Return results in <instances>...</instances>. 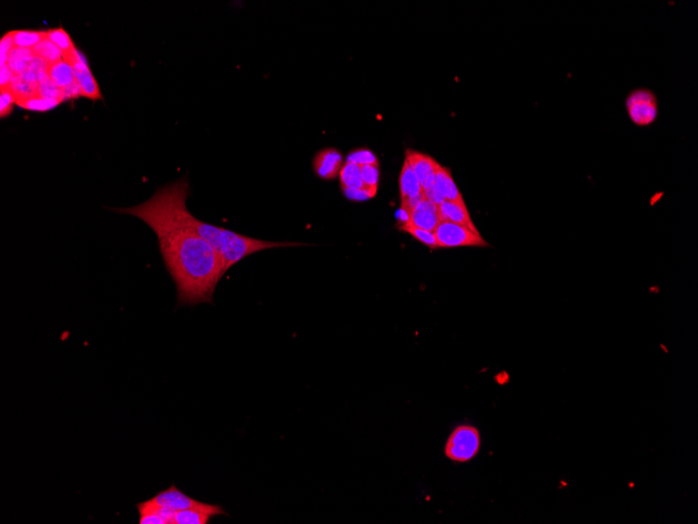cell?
I'll return each instance as SVG.
<instances>
[{
    "label": "cell",
    "instance_id": "cell-1",
    "mask_svg": "<svg viewBox=\"0 0 698 524\" xmlns=\"http://www.w3.org/2000/svg\"><path fill=\"white\" fill-rule=\"evenodd\" d=\"M189 183L181 178L157 190L141 204L111 209L138 218L154 231L163 263L176 285L179 307L213 305L215 288L226 274L219 255L179 215V195Z\"/></svg>",
    "mask_w": 698,
    "mask_h": 524
},
{
    "label": "cell",
    "instance_id": "cell-2",
    "mask_svg": "<svg viewBox=\"0 0 698 524\" xmlns=\"http://www.w3.org/2000/svg\"><path fill=\"white\" fill-rule=\"evenodd\" d=\"M189 192H191V187H189V185H185L184 189L181 191L180 195H179L178 202H177L179 215L185 223L191 226L219 255L222 262H223L225 272H228L235 264L239 263L242 260L249 257L253 253L273 250V248L300 245V244L292 243V242H270L254 239V238L247 237V235L229 231L224 227L215 226V225L206 223L202 220L197 219L187 207V199L189 196Z\"/></svg>",
    "mask_w": 698,
    "mask_h": 524
},
{
    "label": "cell",
    "instance_id": "cell-3",
    "mask_svg": "<svg viewBox=\"0 0 698 524\" xmlns=\"http://www.w3.org/2000/svg\"><path fill=\"white\" fill-rule=\"evenodd\" d=\"M482 440L479 429L475 426H457L449 434L444 445V455L459 464L472 462L481 450Z\"/></svg>",
    "mask_w": 698,
    "mask_h": 524
},
{
    "label": "cell",
    "instance_id": "cell-4",
    "mask_svg": "<svg viewBox=\"0 0 698 524\" xmlns=\"http://www.w3.org/2000/svg\"><path fill=\"white\" fill-rule=\"evenodd\" d=\"M625 107L630 121L636 126H650L658 119V98L650 89L632 91L626 98Z\"/></svg>",
    "mask_w": 698,
    "mask_h": 524
},
{
    "label": "cell",
    "instance_id": "cell-5",
    "mask_svg": "<svg viewBox=\"0 0 698 524\" xmlns=\"http://www.w3.org/2000/svg\"><path fill=\"white\" fill-rule=\"evenodd\" d=\"M438 246L442 248H488L490 244L482 238L480 233H475L461 225L440 222L435 231Z\"/></svg>",
    "mask_w": 698,
    "mask_h": 524
},
{
    "label": "cell",
    "instance_id": "cell-6",
    "mask_svg": "<svg viewBox=\"0 0 698 524\" xmlns=\"http://www.w3.org/2000/svg\"><path fill=\"white\" fill-rule=\"evenodd\" d=\"M64 60H66L75 71L76 82L80 86L82 97L93 100H102L99 84L84 54L76 49L73 54L64 58Z\"/></svg>",
    "mask_w": 698,
    "mask_h": 524
},
{
    "label": "cell",
    "instance_id": "cell-7",
    "mask_svg": "<svg viewBox=\"0 0 698 524\" xmlns=\"http://www.w3.org/2000/svg\"><path fill=\"white\" fill-rule=\"evenodd\" d=\"M406 159L420 180L422 189H429L430 187L434 185L436 172H437L438 165H439V163H436L435 159L432 158L429 155L412 150L406 151Z\"/></svg>",
    "mask_w": 698,
    "mask_h": 524
},
{
    "label": "cell",
    "instance_id": "cell-8",
    "mask_svg": "<svg viewBox=\"0 0 698 524\" xmlns=\"http://www.w3.org/2000/svg\"><path fill=\"white\" fill-rule=\"evenodd\" d=\"M223 515L227 514L222 506L200 501L193 508L177 512L174 515V524H209L213 517L223 516Z\"/></svg>",
    "mask_w": 698,
    "mask_h": 524
},
{
    "label": "cell",
    "instance_id": "cell-9",
    "mask_svg": "<svg viewBox=\"0 0 698 524\" xmlns=\"http://www.w3.org/2000/svg\"><path fill=\"white\" fill-rule=\"evenodd\" d=\"M343 167V156L339 151L327 148L318 152L313 161L314 171L324 180L337 178Z\"/></svg>",
    "mask_w": 698,
    "mask_h": 524
},
{
    "label": "cell",
    "instance_id": "cell-10",
    "mask_svg": "<svg viewBox=\"0 0 698 524\" xmlns=\"http://www.w3.org/2000/svg\"><path fill=\"white\" fill-rule=\"evenodd\" d=\"M440 222L438 205L425 198L414 207L411 211L410 222L406 225H412L418 228L435 233Z\"/></svg>",
    "mask_w": 698,
    "mask_h": 524
},
{
    "label": "cell",
    "instance_id": "cell-11",
    "mask_svg": "<svg viewBox=\"0 0 698 524\" xmlns=\"http://www.w3.org/2000/svg\"><path fill=\"white\" fill-rule=\"evenodd\" d=\"M438 211H439L440 221L461 225L475 233H479L471 218L466 202L444 201L442 204L438 205Z\"/></svg>",
    "mask_w": 698,
    "mask_h": 524
},
{
    "label": "cell",
    "instance_id": "cell-12",
    "mask_svg": "<svg viewBox=\"0 0 698 524\" xmlns=\"http://www.w3.org/2000/svg\"><path fill=\"white\" fill-rule=\"evenodd\" d=\"M152 500L158 506L173 511L174 513L193 508L200 502L184 494L174 484H172L167 490L159 492L156 496L153 497Z\"/></svg>",
    "mask_w": 698,
    "mask_h": 524
},
{
    "label": "cell",
    "instance_id": "cell-13",
    "mask_svg": "<svg viewBox=\"0 0 698 524\" xmlns=\"http://www.w3.org/2000/svg\"><path fill=\"white\" fill-rule=\"evenodd\" d=\"M136 508L139 514V524H174L176 513L158 506L152 499L141 502L137 504Z\"/></svg>",
    "mask_w": 698,
    "mask_h": 524
},
{
    "label": "cell",
    "instance_id": "cell-14",
    "mask_svg": "<svg viewBox=\"0 0 698 524\" xmlns=\"http://www.w3.org/2000/svg\"><path fill=\"white\" fill-rule=\"evenodd\" d=\"M435 187L439 192L444 201H454V202H466L463 196L460 193L459 189L456 185L451 176V171L442 165H438L436 172Z\"/></svg>",
    "mask_w": 698,
    "mask_h": 524
},
{
    "label": "cell",
    "instance_id": "cell-15",
    "mask_svg": "<svg viewBox=\"0 0 698 524\" xmlns=\"http://www.w3.org/2000/svg\"><path fill=\"white\" fill-rule=\"evenodd\" d=\"M399 192L401 201L412 199L424 194V189L407 159H405L399 175Z\"/></svg>",
    "mask_w": 698,
    "mask_h": 524
},
{
    "label": "cell",
    "instance_id": "cell-16",
    "mask_svg": "<svg viewBox=\"0 0 698 524\" xmlns=\"http://www.w3.org/2000/svg\"><path fill=\"white\" fill-rule=\"evenodd\" d=\"M47 76L57 87L63 91L76 83V74L73 66L66 60L58 61L47 67Z\"/></svg>",
    "mask_w": 698,
    "mask_h": 524
},
{
    "label": "cell",
    "instance_id": "cell-17",
    "mask_svg": "<svg viewBox=\"0 0 698 524\" xmlns=\"http://www.w3.org/2000/svg\"><path fill=\"white\" fill-rule=\"evenodd\" d=\"M339 175L342 190H360L365 187L362 179L361 165L345 163Z\"/></svg>",
    "mask_w": 698,
    "mask_h": 524
},
{
    "label": "cell",
    "instance_id": "cell-18",
    "mask_svg": "<svg viewBox=\"0 0 698 524\" xmlns=\"http://www.w3.org/2000/svg\"><path fill=\"white\" fill-rule=\"evenodd\" d=\"M62 103L58 99L52 98H45L42 95H34L32 97L23 98V99L16 100V105L26 110L38 111V112H45L56 108Z\"/></svg>",
    "mask_w": 698,
    "mask_h": 524
},
{
    "label": "cell",
    "instance_id": "cell-19",
    "mask_svg": "<svg viewBox=\"0 0 698 524\" xmlns=\"http://www.w3.org/2000/svg\"><path fill=\"white\" fill-rule=\"evenodd\" d=\"M12 34L15 47L19 49L32 50L47 38V30H12Z\"/></svg>",
    "mask_w": 698,
    "mask_h": 524
},
{
    "label": "cell",
    "instance_id": "cell-20",
    "mask_svg": "<svg viewBox=\"0 0 698 524\" xmlns=\"http://www.w3.org/2000/svg\"><path fill=\"white\" fill-rule=\"evenodd\" d=\"M32 59H34V54H32V50L15 47L8 57L6 65H8V67L14 71L15 75L19 76L25 73L28 69Z\"/></svg>",
    "mask_w": 698,
    "mask_h": 524
},
{
    "label": "cell",
    "instance_id": "cell-21",
    "mask_svg": "<svg viewBox=\"0 0 698 524\" xmlns=\"http://www.w3.org/2000/svg\"><path fill=\"white\" fill-rule=\"evenodd\" d=\"M47 38L63 52V59L73 54L76 50L69 33L62 28H50L47 30Z\"/></svg>",
    "mask_w": 698,
    "mask_h": 524
},
{
    "label": "cell",
    "instance_id": "cell-22",
    "mask_svg": "<svg viewBox=\"0 0 698 524\" xmlns=\"http://www.w3.org/2000/svg\"><path fill=\"white\" fill-rule=\"evenodd\" d=\"M32 52L35 57L42 59L49 65L54 64L63 59V52L47 38V36L35 47Z\"/></svg>",
    "mask_w": 698,
    "mask_h": 524
},
{
    "label": "cell",
    "instance_id": "cell-23",
    "mask_svg": "<svg viewBox=\"0 0 698 524\" xmlns=\"http://www.w3.org/2000/svg\"><path fill=\"white\" fill-rule=\"evenodd\" d=\"M399 229L406 231V233H410L412 237L415 238L416 240L422 242V243L427 245V248H433V250L439 248V246H438L437 240H436L435 233H432V231L418 228V227L412 226V225H403V226L399 227Z\"/></svg>",
    "mask_w": 698,
    "mask_h": 524
},
{
    "label": "cell",
    "instance_id": "cell-24",
    "mask_svg": "<svg viewBox=\"0 0 698 524\" xmlns=\"http://www.w3.org/2000/svg\"><path fill=\"white\" fill-rule=\"evenodd\" d=\"M346 163H355L357 165H379V161L374 153L366 148H360L349 153Z\"/></svg>",
    "mask_w": 698,
    "mask_h": 524
},
{
    "label": "cell",
    "instance_id": "cell-25",
    "mask_svg": "<svg viewBox=\"0 0 698 524\" xmlns=\"http://www.w3.org/2000/svg\"><path fill=\"white\" fill-rule=\"evenodd\" d=\"M16 104V95L8 87L0 91V117L1 119L11 115Z\"/></svg>",
    "mask_w": 698,
    "mask_h": 524
},
{
    "label": "cell",
    "instance_id": "cell-26",
    "mask_svg": "<svg viewBox=\"0 0 698 524\" xmlns=\"http://www.w3.org/2000/svg\"><path fill=\"white\" fill-rule=\"evenodd\" d=\"M362 179L365 187H379V165H361Z\"/></svg>",
    "mask_w": 698,
    "mask_h": 524
},
{
    "label": "cell",
    "instance_id": "cell-27",
    "mask_svg": "<svg viewBox=\"0 0 698 524\" xmlns=\"http://www.w3.org/2000/svg\"><path fill=\"white\" fill-rule=\"evenodd\" d=\"M346 198L353 201H365L372 199L377 195V187H364L360 190H342Z\"/></svg>",
    "mask_w": 698,
    "mask_h": 524
},
{
    "label": "cell",
    "instance_id": "cell-28",
    "mask_svg": "<svg viewBox=\"0 0 698 524\" xmlns=\"http://www.w3.org/2000/svg\"><path fill=\"white\" fill-rule=\"evenodd\" d=\"M14 39H13L12 30L4 35L0 41V52H1V65H6L8 62L11 52L15 49Z\"/></svg>",
    "mask_w": 698,
    "mask_h": 524
},
{
    "label": "cell",
    "instance_id": "cell-29",
    "mask_svg": "<svg viewBox=\"0 0 698 524\" xmlns=\"http://www.w3.org/2000/svg\"><path fill=\"white\" fill-rule=\"evenodd\" d=\"M14 71L8 67V65H1V83H0V86L1 88H6V87L10 86L12 81L15 78Z\"/></svg>",
    "mask_w": 698,
    "mask_h": 524
}]
</instances>
